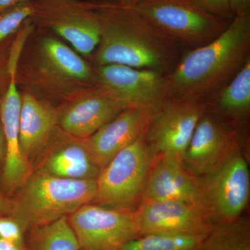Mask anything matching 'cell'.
<instances>
[{"label": "cell", "instance_id": "obj_9", "mask_svg": "<svg viewBox=\"0 0 250 250\" xmlns=\"http://www.w3.org/2000/svg\"><path fill=\"white\" fill-rule=\"evenodd\" d=\"M100 89L126 108L152 111L170 98L166 75L155 70L110 64L99 66Z\"/></svg>", "mask_w": 250, "mask_h": 250}, {"label": "cell", "instance_id": "obj_33", "mask_svg": "<svg viewBox=\"0 0 250 250\" xmlns=\"http://www.w3.org/2000/svg\"><path fill=\"white\" fill-rule=\"evenodd\" d=\"M126 1L129 3V6H131V5L136 4V3L138 2L140 0H126Z\"/></svg>", "mask_w": 250, "mask_h": 250}, {"label": "cell", "instance_id": "obj_29", "mask_svg": "<svg viewBox=\"0 0 250 250\" xmlns=\"http://www.w3.org/2000/svg\"><path fill=\"white\" fill-rule=\"evenodd\" d=\"M0 250H26V248L0 238Z\"/></svg>", "mask_w": 250, "mask_h": 250}, {"label": "cell", "instance_id": "obj_6", "mask_svg": "<svg viewBox=\"0 0 250 250\" xmlns=\"http://www.w3.org/2000/svg\"><path fill=\"white\" fill-rule=\"evenodd\" d=\"M200 182L212 224L241 218L249 202L250 176L248 163L236 147L230 146Z\"/></svg>", "mask_w": 250, "mask_h": 250}, {"label": "cell", "instance_id": "obj_5", "mask_svg": "<svg viewBox=\"0 0 250 250\" xmlns=\"http://www.w3.org/2000/svg\"><path fill=\"white\" fill-rule=\"evenodd\" d=\"M129 9L179 44L200 47L228 26L190 0H140Z\"/></svg>", "mask_w": 250, "mask_h": 250}, {"label": "cell", "instance_id": "obj_22", "mask_svg": "<svg viewBox=\"0 0 250 250\" xmlns=\"http://www.w3.org/2000/svg\"><path fill=\"white\" fill-rule=\"evenodd\" d=\"M206 234L144 233L133 238L120 250H197Z\"/></svg>", "mask_w": 250, "mask_h": 250}, {"label": "cell", "instance_id": "obj_27", "mask_svg": "<svg viewBox=\"0 0 250 250\" xmlns=\"http://www.w3.org/2000/svg\"><path fill=\"white\" fill-rule=\"evenodd\" d=\"M9 81V59L0 52V95L4 94Z\"/></svg>", "mask_w": 250, "mask_h": 250}, {"label": "cell", "instance_id": "obj_11", "mask_svg": "<svg viewBox=\"0 0 250 250\" xmlns=\"http://www.w3.org/2000/svg\"><path fill=\"white\" fill-rule=\"evenodd\" d=\"M134 213L140 235L148 233L205 234L213 225L203 210L182 202L145 200Z\"/></svg>", "mask_w": 250, "mask_h": 250}, {"label": "cell", "instance_id": "obj_12", "mask_svg": "<svg viewBox=\"0 0 250 250\" xmlns=\"http://www.w3.org/2000/svg\"><path fill=\"white\" fill-rule=\"evenodd\" d=\"M16 63H9V81L0 104V117L6 143L3 184L10 192L20 188L30 176L29 161L20 144V116L22 98L16 84Z\"/></svg>", "mask_w": 250, "mask_h": 250}, {"label": "cell", "instance_id": "obj_14", "mask_svg": "<svg viewBox=\"0 0 250 250\" xmlns=\"http://www.w3.org/2000/svg\"><path fill=\"white\" fill-rule=\"evenodd\" d=\"M125 109L121 103L100 88L70 105L59 123L64 132L85 139Z\"/></svg>", "mask_w": 250, "mask_h": 250}, {"label": "cell", "instance_id": "obj_4", "mask_svg": "<svg viewBox=\"0 0 250 250\" xmlns=\"http://www.w3.org/2000/svg\"><path fill=\"white\" fill-rule=\"evenodd\" d=\"M153 154L143 133L100 170L93 202L111 208L131 210L139 200L142 201L153 166Z\"/></svg>", "mask_w": 250, "mask_h": 250}, {"label": "cell", "instance_id": "obj_13", "mask_svg": "<svg viewBox=\"0 0 250 250\" xmlns=\"http://www.w3.org/2000/svg\"><path fill=\"white\" fill-rule=\"evenodd\" d=\"M151 112L143 108H126L89 138L83 139L85 149L100 170L145 133Z\"/></svg>", "mask_w": 250, "mask_h": 250}, {"label": "cell", "instance_id": "obj_23", "mask_svg": "<svg viewBox=\"0 0 250 250\" xmlns=\"http://www.w3.org/2000/svg\"><path fill=\"white\" fill-rule=\"evenodd\" d=\"M218 104L223 111L231 116H243L250 111V58L222 90Z\"/></svg>", "mask_w": 250, "mask_h": 250}, {"label": "cell", "instance_id": "obj_19", "mask_svg": "<svg viewBox=\"0 0 250 250\" xmlns=\"http://www.w3.org/2000/svg\"><path fill=\"white\" fill-rule=\"evenodd\" d=\"M57 35L70 42L77 52L84 55L97 49L102 34L100 21L90 17H70L52 24Z\"/></svg>", "mask_w": 250, "mask_h": 250}, {"label": "cell", "instance_id": "obj_25", "mask_svg": "<svg viewBox=\"0 0 250 250\" xmlns=\"http://www.w3.org/2000/svg\"><path fill=\"white\" fill-rule=\"evenodd\" d=\"M24 232L22 227L14 218L8 215H0V238L26 248Z\"/></svg>", "mask_w": 250, "mask_h": 250}, {"label": "cell", "instance_id": "obj_31", "mask_svg": "<svg viewBox=\"0 0 250 250\" xmlns=\"http://www.w3.org/2000/svg\"><path fill=\"white\" fill-rule=\"evenodd\" d=\"M19 0H0V14L16 5Z\"/></svg>", "mask_w": 250, "mask_h": 250}, {"label": "cell", "instance_id": "obj_28", "mask_svg": "<svg viewBox=\"0 0 250 250\" xmlns=\"http://www.w3.org/2000/svg\"><path fill=\"white\" fill-rule=\"evenodd\" d=\"M250 0H229L230 8L231 12L235 13L236 16L247 15Z\"/></svg>", "mask_w": 250, "mask_h": 250}, {"label": "cell", "instance_id": "obj_30", "mask_svg": "<svg viewBox=\"0 0 250 250\" xmlns=\"http://www.w3.org/2000/svg\"><path fill=\"white\" fill-rule=\"evenodd\" d=\"M11 210V200L0 193V215H9Z\"/></svg>", "mask_w": 250, "mask_h": 250}, {"label": "cell", "instance_id": "obj_7", "mask_svg": "<svg viewBox=\"0 0 250 250\" xmlns=\"http://www.w3.org/2000/svg\"><path fill=\"white\" fill-rule=\"evenodd\" d=\"M205 106L196 99H167L149 115L145 137L153 153L182 160Z\"/></svg>", "mask_w": 250, "mask_h": 250}, {"label": "cell", "instance_id": "obj_21", "mask_svg": "<svg viewBox=\"0 0 250 250\" xmlns=\"http://www.w3.org/2000/svg\"><path fill=\"white\" fill-rule=\"evenodd\" d=\"M29 231L26 250H80L76 235L67 216Z\"/></svg>", "mask_w": 250, "mask_h": 250}, {"label": "cell", "instance_id": "obj_3", "mask_svg": "<svg viewBox=\"0 0 250 250\" xmlns=\"http://www.w3.org/2000/svg\"><path fill=\"white\" fill-rule=\"evenodd\" d=\"M96 179L61 178L42 171L30 174L17 196L11 200L8 216L16 220L24 231L67 217L93 202Z\"/></svg>", "mask_w": 250, "mask_h": 250}, {"label": "cell", "instance_id": "obj_15", "mask_svg": "<svg viewBox=\"0 0 250 250\" xmlns=\"http://www.w3.org/2000/svg\"><path fill=\"white\" fill-rule=\"evenodd\" d=\"M231 139L220 123L205 115L197 123L182 161L193 175H205L228 152Z\"/></svg>", "mask_w": 250, "mask_h": 250}, {"label": "cell", "instance_id": "obj_17", "mask_svg": "<svg viewBox=\"0 0 250 250\" xmlns=\"http://www.w3.org/2000/svg\"><path fill=\"white\" fill-rule=\"evenodd\" d=\"M40 171L61 178L96 179L100 169L81 141L65 145L52 153Z\"/></svg>", "mask_w": 250, "mask_h": 250}, {"label": "cell", "instance_id": "obj_16", "mask_svg": "<svg viewBox=\"0 0 250 250\" xmlns=\"http://www.w3.org/2000/svg\"><path fill=\"white\" fill-rule=\"evenodd\" d=\"M58 116L53 108L31 94L22 98L20 116V144L29 161L45 146L52 136Z\"/></svg>", "mask_w": 250, "mask_h": 250}, {"label": "cell", "instance_id": "obj_2", "mask_svg": "<svg viewBox=\"0 0 250 250\" xmlns=\"http://www.w3.org/2000/svg\"><path fill=\"white\" fill-rule=\"evenodd\" d=\"M129 10V18L100 21L97 63L99 66L118 64L167 75L177 65L179 44Z\"/></svg>", "mask_w": 250, "mask_h": 250}, {"label": "cell", "instance_id": "obj_26", "mask_svg": "<svg viewBox=\"0 0 250 250\" xmlns=\"http://www.w3.org/2000/svg\"><path fill=\"white\" fill-rule=\"evenodd\" d=\"M210 14L228 17L231 13L229 0H190Z\"/></svg>", "mask_w": 250, "mask_h": 250}, {"label": "cell", "instance_id": "obj_10", "mask_svg": "<svg viewBox=\"0 0 250 250\" xmlns=\"http://www.w3.org/2000/svg\"><path fill=\"white\" fill-rule=\"evenodd\" d=\"M145 200L185 202L200 208L209 218L200 180L174 156L161 155L152 166L143 192L142 201Z\"/></svg>", "mask_w": 250, "mask_h": 250}, {"label": "cell", "instance_id": "obj_32", "mask_svg": "<svg viewBox=\"0 0 250 250\" xmlns=\"http://www.w3.org/2000/svg\"><path fill=\"white\" fill-rule=\"evenodd\" d=\"M4 136H3L2 129L0 125V160H1V154H2L3 145H4Z\"/></svg>", "mask_w": 250, "mask_h": 250}, {"label": "cell", "instance_id": "obj_24", "mask_svg": "<svg viewBox=\"0 0 250 250\" xmlns=\"http://www.w3.org/2000/svg\"><path fill=\"white\" fill-rule=\"evenodd\" d=\"M34 14L30 5L19 4L0 14V44Z\"/></svg>", "mask_w": 250, "mask_h": 250}, {"label": "cell", "instance_id": "obj_1", "mask_svg": "<svg viewBox=\"0 0 250 250\" xmlns=\"http://www.w3.org/2000/svg\"><path fill=\"white\" fill-rule=\"evenodd\" d=\"M249 16H236L213 41L195 47L166 75L170 98L196 99L226 83L250 58Z\"/></svg>", "mask_w": 250, "mask_h": 250}, {"label": "cell", "instance_id": "obj_8", "mask_svg": "<svg viewBox=\"0 0 250 250\" xmlns=\"http://www.w3.org/2000/svg\"><path fill=\"white\" fill-rule=\"evenodd\" d=\"M68 221L80 250H120L140 235L131 210L90 203L74 212Z\"/></svg>", "mask_w": 250, "mask_h": 250}, {"label": "cell", "instance_id": "obj_20", "mask_svg": "<svg viewBox=\"0 0 250 250\" xmlns=\"http://www.w3.org/2000/svg\"><path fill=\"white\" fill-rule=\"evenodd\" d=\"M197 250H250L249 223L239 218L213 223Z\"/></svg>", "mask_w": 250, "mask_h": 250}, {"label": "cell", "instance_id": "obj_18", "mask_svg": "<svg viewBox=\"0 0 250 250\" xmlns=\"http://www.w3.org/2000/svg\"><path fill=\"white\" fill-rule=\"evenodd\" d=\"M42 58L47 68L62 80L85 82L92 77L91 69L68 46L54 38H46L41 44Z\"/></svg>", "mask_w": 250, "mask_h": 250}]
</instances>
